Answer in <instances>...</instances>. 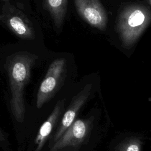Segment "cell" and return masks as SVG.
Instances as JSON below:
<instances>
[{"label": "cell", "mask_w": 151, "mask_h": 151, "mask_svg": "<svg viewBox=\"0 0 151 151\" xmlns=\"http://www.w3.org/2000/svg\"><path fill=\"white\" fill-rule=\"evenodd\" d=\"M78 14L91 26L101 31L107 27V14L99 0H74Z\"/></svg>", "instance_id": "cell-6"}, {"label": "cell", "mask_w": 151, "mask_h": 151, "mask_svg": "<svg viewBox=\"0 0 151 151\" xmlns=\"http://www.w3.org/2000/svg\"><path fill=\"white\" fill-rule=\"evenodd\" d=\"M149 1V4L151 5V0H148Z\"/></svg>", "instance_id": "cell-12"}, {"label": "cell", "mask_w": 151, "mask_h": 151, "mask_svg": "<svg viewBox=\"0 0 151 151\" xmlns=\"http://www.w3.org/2000/svg\"><path fill=\"white\" fill-rule=\"evenodd\" d=\"M37 57L28 52H18L8 57L5 64L10 90V109L14 119L22 123L25 117V88L31 78Z\"/></svg>", "instance_id": "cell-1"}, {"label": "cell", "mask_w": 151, "mask_h": 151, "mask_svg": "<svg viewBox=\"0 0 151 151\" xmlns=\"http://www.w3.org/2000/svg\"><path fill=\"white\" fill-rule=\"evenodd\" d=\"M92 121L78 119L70 125L63 134L50 147L49 151H60L68 147H77L88 137Z\"/></svg>", "instance_id": "cell-4"}, {"label": "cell", "mask_w": 151, "mask_h": 151, "mask_svg": "<svg viewBox=\"0 0 151 151\" xmlns=\"http://www.w3.org/2000/svg\"><path fill=\"white\" fill-rule=\"evenodd\" d=\"M45 2L55 25L60 28L66 14L67 0H45Z\"/></svg>", "instance_id": "cell-9"}, {"label": "cell", "mask_w": 151, "mask_h": 151, "mask_svg": "<svg viewBox=\"0 0 151 151\" xmlns=\"http://www.w3.org/2000/svg\"><path fill=\"white\" fill-rule=\"evenodd\" d=\"M151 20L149 10L139 5L126 8L120 14L117 30L125 47L133 45L149 25Z\"/></svg>", "instance_id": "cell-2"}, {"label": "cell", "mask_w": 151, "mask_h": 151, "mask_svg": "<svg viewBox=\"0 0 151 151\" xmlns=\"http://www.w3.org/2000/svg\"><path fill=\"white\" fill-rule=\"evenodd\" d=\"M8 137L9 134L0 127V147L5 151L10 150V143Z\"/></svg>", "instance_id": "cell-11"}, {"label": "cell", "mask_w": 151, "mask_h": 151, "mask_svg": "<svg viewBox=\"0 0 151 151\" xmlns=\"http://www.w3.org/2000/svg\"><path fill=\"white\" fill-rule=\"evenodd\" d=\"M2 1H8V0H2Z\"/></svg>", "instance_id": "cell-13"}, {"label": "cell", "mask_w": 151, "mask_h": 151, "mask_svg": "<svg viewBox=\"0 0 151 151\" xmlns=\"http://www.w3.org/2000/svg\"><path fill=\"white\" fill-rule=\"evenodd\" d=\"M65 101V99L60 100L56 103L47 119L40 127L35 138V147L34 151H41L46 142L50 138L52 131L64 109Z\"/></svg>", "instance_id": "cell-7"}, {"label": "cell", "mask_w": 151, "mask_h": 151, "mask_svg": "<svg viewBox=\"0 0 151 151\" xmlns=\"http://www.w3.org/2000/svg\"><path fill=\"white\" fill-rule=\"evenodd\" d=\"M65 76V60L57 58L54 60L48 67L38 90L36 97L37 109L42 108L54 96L63 84Z\"/></svg>", "instance_id": "cell-3"}, {"label": "cell", "mask_w": 151, "mask_h": 151, "mask_svg": "<svg viewBox=\"0 0 151 151\" xmlns=\"http://www.w3.org/2000/svg\"><path fill=\"white\" fill-rule=\"evenodd\" d=\"M92 85L91 84H87L78 93L73 97L71 103L64 113L58 128L50 139V147L58 140L65 130L74 122L78 111L89 97Z\"/></svg>", "instance_id": "cell-5"}, {"label": "cell", "mask_w": 151, "mask_h": 151, "mask_svg": "<svg viewBox=\"0 0 151 151\" xmlns=\"http://www.w3.org/2000/svg\"><path fill=\"white\" fill-rule=\"evenodd\" d=\"M142 142L137 138L123 140L116 147V151H142Z\"/></svg>", "instance_id": "cell-10"}, {"label": "cell", "mask_w": 151, "mask_h": 151, "mask_svg": "<svg viewBox=\"0 0 151 151\" xmlns=\"http://www.w3.org/2000/svg\"><path fill=\"white\" fill-rule=\"evenodd\" d=\"M7 25L10 29L18 37L25 40H31L34 37V30L28 21L16 14L7 19Z\"/></svg>", "instance_id": "cell-8"}]
</instances>
